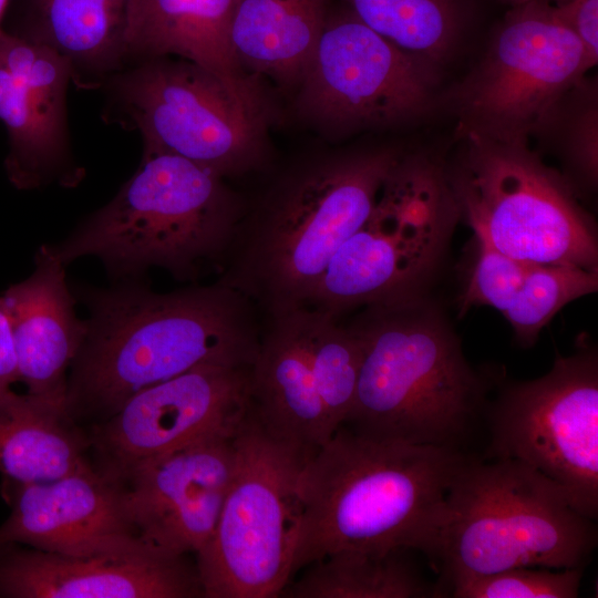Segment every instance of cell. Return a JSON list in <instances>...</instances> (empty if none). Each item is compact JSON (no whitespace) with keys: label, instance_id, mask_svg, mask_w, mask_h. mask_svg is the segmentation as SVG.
<instances>
[{"label":"cell","instance_id":"cell-11","mask_svg":"<svg viewBox=\"0 0 598 598\" xmlns=\"http://www.w3.org/2000/svg\"><path fill=\"white\" fill-rule=\"evenodd\" d=\"M589 71L581 42L549 1L511 7L477 65L452 93L455 135L528 143Z\"/></svg>","mask_w":598,"mask_h":598},{"label":"cell","instance_id":"cell-22","mask_svg":"<svg viewBox=\"0 0 598 598\" xmlns=\"http://www.w3.org/2000/svg\"><path fill=\"white\" fill-rule=\"evenodd\" d=\"M130 0H10L2 29L63 58L72 84L97 90L126 64Z\"/></svg>","mask_w":598,"mask_h":598},{"label":"cell","instance_id":"cell-2","mask_svg":"<svg viewBox=\"0 0 598 598\" xmlns=\"http://www.w3.org/2000/svg\"><path fill=\"white\" fill-rule=\"evenodd\" d=\"M403 154L395 147L331 153L280 173L246 202L217 280L252 301L260 317L306 308Z\"/></svg>","mask_w":598,"mask_h":598},{"label":"cell","instance_id":"cell-23","mask_svg":"<svg viewBox=\"0 0 598 598\" xmlns=\"http://www.w3.org/2000/svg\"><path fill=\"white\" fill-rule=\"evenodd\" d=\"M334 0H237L234 54L248 75L298 85Z\"/></svg>","mask_w":598,"mask_h":598},{"label":"cell","instance_id":"cell-8","mask_svg":"<svg viewBox=\"0 0 598 598\" xmlns=\"http://www.w3.org/2000/svg\"><path fill=\"white\" fill-rule=\"evenodd\" d=\"M455 140V155L444 168L460 216L477 240L527 264L597 270L592 219L564 175L528 143L475 134Z\"/></svg>","mask_w":598,"mask_h":598},{"label":"cell","instance_id":"cell-4","mask_svg":"<svg viewBox=\"0 0 598 598\" xmlns=\"http://www.w3.org/2000/svg\"><path fill=\"white\" fill-rule=\"evenodd\" d=\"M343 323L361 349L346 423L377 439L461 451L488 386L442 310L422 295L362 307Z\"/></svg>","mask_w":598,"mask_h":598},{"label":"cell","instance_id":"cell-28","mask_svg":"<svg viewBox=\"0 0 598 598\" xmlns=\"http://www.w3.org/2000/svg\"><path fill=\"white\" fill-rule=\"evenodd\" d=\"M567 167L570 178L594 188L598 177L597 79H580L555 103L535 133Z\"/></svg>","mask_w":598,"mask_h":598},{"label":"cell","instance_id":"cell-10","mask_svg":"<svg viewBox=\"0 0 598 598\" xmlns=\"http://www.w3.org/2000/svg\"><path fill=\"white\" fill-rule=\"evenodd\" d=\"M460 217L444 165L404 154L365 223L331 257L307 307L340 319L422 296Z\"/></svg>","mask_w":598,"mask_h":598},{"label":"cell","instance_id":"cell-31","mask_svg":"<svg viewBox=\"0 0 598 598\" xmlns=\"http://www.w3.org/2000/svg\"><path fill=\"white\" fill-rule=\"evenodd\" d=\"M476 241L477 256L458 299L460 315L474 306H488L502 313L519 289L530 264L512 258L485 241Z\"/></svg>","mask_w":598,"mask_h":598},{"label":"cell","instance_id":"cell-25","mask_svg":"<svg viewBox=\"0 0 598 598\" xmlns=\"http://www.w3.org/2000/svg\"><path fill=\"white\" fill-rule=\"evenodd\" d=\"M406 548L384 553L340 550L309 564L280 596L289 598L436 597L408 557Z\"/></svg>","mask_w":598,"mask_h":598},{"label":"cell","instance_id":"cell-16","mask_svg":"<svg viewBox=\"0 0 598 598\" xmlns=\"http://www.w3.org/2000/svg\"><path fill=\"white\" fill-rule=\"evenodd\" d=\"M68 62L51 49L0 30V122L8 135L4 169L23 190L81 177L72 152Z\"/></svg>","mask_w":598,"mask_h":598},{"label":"cell","instance_id":"cell-27","mask_svg":"<svg viewBox=\"0 0 598 598\" xmlns=\"http://www.w3.org/2000/svg\"><path fill=\"white\" fill-rule=\"evenodd\" d=\"M306 309V308H305ZM308 343L318 393L331 434L353 406L361 364L360 344L341 321L306 309Z\"/></svg>","mask_w":598,"mask_h":598},{"label":"cell","instance_id":"cell-21","mask_svg":"<svg viewBox=\"0 0 598 598\" xmlns=\"http://www.w3.org/2000/svg\"><path fill=\"white\" fill-rule=\"evenodd\" d=\"M251 398L265 426L280 439L315 452L332 435L312 370L305 308L261 317Z\"/></svg>","mask_w":598,"mask_h":598},{"label":"cell","instance_id":"cell-9","mask_svg":"<svg viewBox=\"0 0 598 598\" xmlns=\"http://www.w3.org/2000/svg\"><path fill=\"white\" fill-rule=\"evenodd\" d=\"M235 471L219 517L195 555L204 598H274L292 576L299 481L313 452L278 437L254 403L234 434Z\"/></svg>","mask_w":598,"mask_h":598},{"label":"cell","instance_id":"cell-26","mask_svg":"<svg viewBox=\"0 0 598 598\" xmlns=\"http://www.w3.org/2000/svg\"><path fill=\"white\" fill-rule=\"evenodd\" d=\"M403 52L440 69L471 14V0H338Z\"/></svg>","mask_w":598,"mask_h":598},{"label":"cell","instance_id":"cell-15","mask_svg":"<svg viewBox=\"0 0 598 598\" xmlns=\"http://www.w3.org/2000/svg\"><path fill=\"white\" fill-rule=\"evenodd\" d=\"M235 432L204 436L109 476L143 542L177 555H196L206 545L233 480Z\"/></svg>","mask_w":598,"mask_h":598},{"label":"cell","instance_id":"cell-13","mask_svg":"<svg viewBox=\"0 0 598 598\" xmlns=\"http://www.w3.org/2000/svg\"><path fill=\"white\" fill-rule=\"evenodd\" d=\"M437 75L334 0L297 85V106L341 133L399 125L429 111Z\"/></svg>","mask_w":598,"mask_h":598},{"label":"cell","instance_id":"cell-7","mask_svg":"<svg viewBox=\"0 0 598 598\" xmlns=\"http://www.w3.org/2000/svg\"><path fill=\"white\" fill-rule=\"evenodd\" d=\"M102 118L137 132L143 154H169L224 179L264 168L269 103L249 102L188 60L163 55L126 64L101 87Z\"/></svg>","mask_w":598,"mask_h":598},{"label":"cell","instance_id":"cell-29","mask_svg":"<svg viewBox=\"0 0 598 598\" xmlns=\"http://www.w3.org/2000/svg\"><path fill=\"white\" fill-rule=\"evenodd\" d=\"M597 270L574 266L530 264L502 315L522 347L533 346L542 329L568 302L597 291Z\"/></svg>","mask_w":598,"mask_h":598},{"label":"cell","instance_id":"cell-12","mask_svg":"<svg viewBox=\"0 0 598 598\" xmlns=\"http://www.w3.org/2000/svg\"><path fill=\"white\" fill-rule=\"evenodd\" d=\"M487 460H517L598 516V360L584 348L557 355L543 377L504 388L488 412Z\"/></svg>","mask_w":598,"mask_h":598},{"label":"cell","instance_id":"cell-35","mask_svg":"<svg viewBox=\"0 0 598 598\" xmlns=\"http://www.w3.org/2000/svg\"><path fill=\"white\" fill-rule=\"evenodd\" d=\"M10 0H0V30Z\"/></svg>","mask_w":598,"mask_h":598},{"label":"cell","instance_id":"cell-17","mask_svg":"<svg viewBox=\"0 0 598 598\" xmlns=\"http://www.w3.org/2000/svg\"><path fill=\"white\" fill-rule=\"evenodd\" d=\"M0 491L10 508L0 525V546L20 544L76 556L151 546L131 522L116 481L92 462L50 481L2 477Z\"/></svg>","mask_w":598,"mask_h":598},{"label":"cell","instance_id":"cell-3","mask_svg":"<svg viewBox=\"0 0 598 598\" xmlns=\"http://www.w3.org/2000/svg\"><path fill=\"white\" fill-rule=\"evenodd\" d=\"M470 456L372 437L341 425L301 472L291 574L340 550L424 554L445 494Z\"/></svg>","mask_w":598,"mask_h":598},{"label":"cell","instance_id":"cell-14","mask_svg":"<svg viewBox=\"0 0 598 598\" xmlns=\"http://www.w3.org/2000/svg\"><path fill=\"white\" fill-rule=\"evenodd\" d=\"M251 405V367H197L137 392L90 426V460L115 476L204 436L235 432Z\"/></svg>","mask_w":598,"mask_h":598},{"label":"cell","instance_id":"cell-1","mask_svg":"<svg viewBox=\"0 0 598 598\" xmlns=\"http://www.w3.org/2000/svg\"><path fill=\"white\" fill-rule=\"evenodd\" d=\"M87 331L68 375L65 409L83 427L137 392L200 365L251 367L261 318L218 280L157 293L126 281L83 291Z\"/></svg>","mask_w":598,"mask_h":598},{"label":"cell","instance_id":"cell-5","mask_svg":"<svg viewBox=\"0 0 598 598\" xmlns=\"http://www.w3.org/2000/svg\"><path fill=\"white\" fill-rule=\"evenodd\" d=\"M246 199L223 177L179 156L143 154L134 175L105 206L50 250L66 266L94 256L117 277L151 267L178 280L221 270Z\"/></svg>","mask_w":598,"mask_h":598},{"label":"cell","instance_id":"cell-24","mask_svg":"<svg viewBox=\"0 0 598 598\" xmlns=\"http://www.w3.org/2000/svg\"><path fill=\"white\" fill-rule=\"evenodd\" d=\"M90 463L87 433L63 404L11 389L0 392L2 477L50 481Z\"/></svg>","mask_w":598,"mask_h":598},{"label":"cell","instance_id":"cell-18","mask_svg":"<svg viewBox=\"0 0 598 598\" xmlns=\"http://www.w3.org/2000/svg\"><path fill=\"white\" fill-rule=\"evenodd\" d=\"M196 597L203 587L188 555L153 546L89 556L0 546V598Z\"/></svg>","mask_w":598,"mask_h":598},{"label":"cell","instance_id":"cell-6","mask_svg":"<svg viewBox=\"0 0 598 598\" xmlns=\"http://www.w3.org/2000/svg\"><path fill=\"white\" fill-rule=\"evenodd\" d=\"M566 491L517 460L468 457L445 494L424 551L450 587L514 567H585L597 527Z\"/></svg>","mask_w":598,"mask_h":598},{"label":"cell","instance_id":"cell-33","mask_svg":"<svg viewBox=\"0 0 598 598\" xmlns=\"http://www.w3.org/2000/svg\"><path fill=\"white\" fill-rule=\"evenodd\" d=\"M18 382L17 357L9 316L0 301V392Z\"/></svg>","mask_w":598,"mask_h":598},{"label":"cell","instance_id":"cell-30","mask_svg":"<svg viewBox=\"0 0 598 598\" xmlns=\"http://www.w3.org/2000/svg\"><path fill=\"white\" fill-rule=\"evenodd\" d=\"M585 567H514L457 581L453 598H576Z\"/></svg>","mask_w":598,"mask_h":598},{"label":"cell","instance_id":"cell-32","mask_svg":"<svg viewBox=\"0 0 598 598\" xmlns=\"http://www.w3.org/2000/svg\"><path fill=\"white\" fill-rule=\"evenodd\" d=\"M558 16L582 44L589 70L598 61V0H561L553 3Z\"/></svg>","mask_w":598,"mask_h":598},{"label":"cell","instance_id":"cell-34","mask_svg":"<svg viewBox=\"0 0 598 598\" xmlns=\"http://www.w3.org/2000/svg\"><path fill=\"white\" fill-rule=\"evenodd\" d=\"M501 1L508 4L509 7H514V6L530 2V1H549L551 3H558L561 0H501Z\"/></svg>","mask_w":598,"mask_h":598},{"label":"cell","instance_id":"cell-19","mask_svg":"<svg viewBox=\"0 0 598 598\" xmlns=\"http://www.w3.org/2000/svg\"><path fill=\"white\" fill-rule=\"evenodd\" d=\"M65 265L41 246L34 271L1 296L12 328L18 381L27 392L65 406L68 375L87 331L75 312Z\"/></svg>","mask_w":598,"mask_h":598},{"label":"cell","instance_id":"cell-20","mask_svg":"<svg viewBox=\"0 0 598 598\" xmlns=\"http://www.w3.org/2000/svg\"><path fill=\"white\" fill-rule=\"evenodd\" d=\"M236 2L130 0L126 64L163 55L182 58L215 74L238 96L269 103L261 79L245 73L233 51L230 24Z\"/></svg>","mask_w":598,"mask_h":598}]
</instances>
